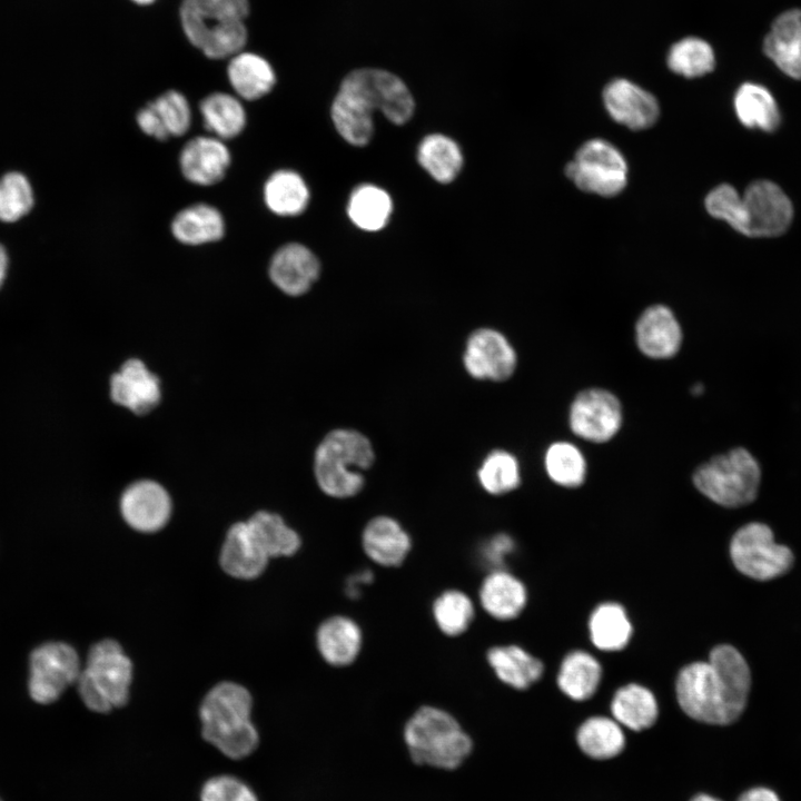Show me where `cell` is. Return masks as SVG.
<instances>
[{
	"mask_svg": "<svg viewBox=\"0 0 801 801\" xmlns=\"http://www.w3.org/2000/svg\"><path fill=\"white\" fill-rule=\"evenodd\" d=\"M514 550L513 538L505 534L500 533L484 543L478 548V561L483 566L491 571L503 570L506 557Z\"/></svg>",
	"mask_w": 801,
	"mask_h": 801,
	"instance_id": "cell-48",
	"label": "cell"
},
{
	"mask_svg": "<svg viewBox=\"0 0 801 801\" xmlns=\"http://www.w3.org/2000/svg\"><path fill=\"white\" fill-rule=\"evenodd\" d=\"M751 689V671L741 652L719 644L708 661L692 662L679 672L676 698L691 719L710 725H729L744 712Z\"/></svg>",
	"mask_w": 801,
	"mask_h": 801,
	"instance_id": "cell-1",
	"label": "cell"
},
{
	"mask_svg": "<svg viewBox=\"0 0 801 801\" xmlns=\"http://www.w3.org/2000/svg\"><path fill=\"white\" fill-rule=\"evenodd\" d=\"M611 712L616 722L633 731L652 726L659 715L654 694L640 684L620 688L611 702Z\"/></svg>",
	"mask_w": 801,
	"mask_h": 801,
	"instance_id": "cell-30",
	"label": "cell"
},
{
	"mask_svg": "<svg viewBox=\"0 0 801 801\" xmlns=\"http://www.w3.org/2000/svg\"><path fill=\"white\" fill-rule=\"evenodd\" d=\"M568 425L577 437L602 444L616 436L623 425V407L619 397L601 387L578 392L568 409Z\"/></svg>",
	"mask_w": 801,
	"mask_h": 801,
	"instance_id": "cell-12",
	"label": "cell"
},
{
	"mask_svg": "<svg viewBox=\"0 0 801 801\" xmlns=\"http://www.w3.org/2000/svg\"><path fill=\"white\" fill-rule=\"evenodd\" d=\"M463 364L475 379L504 382L516 369L517 354L501 332L478 328L466 340Z\"/></svg>",
	"mask_w": 801,
	"mask_h": 801,
	"instance_id": "cell-14",
	"label": "cell"
},
{
	"mask_svg": "<svg viewBox=\"0 0 801 801\" xmlns=\"http://www.w3.org/2000/svg\"><path fill=\"white\" fill-rule=\"evenodd\" d=\"M375 458L369 439L350 428H336L324 436L314 455L315 479L326 495L348 498L365 484L363 472Z\"/></svg>",
	"mask_w": 801,
	"mask_h": 801,
	"instance_id": "cell-5",
	"label": "cell"
},
{
	"mask_svg": "<svg viewBox=\"0 0 801 801\" xmlns=\"http://www.w3.org/2000/svg\"><path fill=\"white\" fill-rule=\"evenodd\" d=\"M527 593L525 585L505 570L491 571L479 587V602L491 616L512 620L525 607Z\"/></svg>",
	"mask_w": 801,
	"mask_h": 801,
	"instance_id": "cell-25",
	"label": "cell"
},
{
	"mask_svg": "<svg viewBox=\"0 0 801 801\" xmlns=\"http://www.w3.org/2000/svg\"><path fill=\"white\" fill-rule=\"evenodd\" d=\"M745 218L744 235L777 237L789 228L793 207L785 192L770 180H756L742 195Z\"/></svg>",
	"mask_w": 801,
	"mask_h": 801,
	"instance_id": "cell-13",
	"label": "cell"
},
{
	"mask_svg": "<svg viewBox=\"0 0 801 801\" xmlns=\"http://www.w3.org/2000/svg\"><path fill=\"white\" fill-rule=\"evenodd\" d=\"M362 546L373 562L380 566L393 567L406 560L412 540L398 521L379 515L365 525Z\"/></svg>",
	"mask_w": 801,
	"mask_h": 801,
	"instance_id": "cell-23",
	"label": "cell"
},
{
	"mask_svg": "<svg viewBox=\"0 0 801 801\" xmlns=\"http://www.w3.org/2000/svg\"><path fill=\"white\" fill-rule=\"evenodd\" d=\"M735 568L756 581H770L788 573L794 562L792 551L774 541L769 525L751 522L741 526L730 542Z\"/></svg>",
	"mask_w": 801,
	"mask_h": 801,
	"instance_id": "cell-8",
	"label": "cell"
},
{
	"mask_svg": "<svg viewBox=\"0 0 801 801\" xmlns=\"http://www.w3.org/2000/svg\"><path fill=\"white\" fill-rule=\"evenodd\" d=\"M317 650L322 657L333 666H346L358 656L362 644V630L353 619L334 615L323 621L316 632Z\"/></svg>",
	"mask_w": 801,
	"mask_h": 801,
	"instance_id": "cell-24",
	"label": "cell"
},
{
	"mask_svg": "<svg viewBox=\"0 0 801 801\" xmlns=\"http://www.w3.org/2000/svg\"><path fill=\"white\" fill-rule=\"evenodd\" d=\"M373 111L356 96L339 88L332 106L338 134L354 146H365L374 134Z\"/></svg>",
	"mask_w": 801,
	"mask_h": 801,
	"instance_id": "cell-31",
	"label": "cell"
},
{
	"mask_svg": "<svg viewBox=\"0 0 801 801\" xmlns=\"http://www.w3.org/2000/svg\"><path fill=\"white\" fill-rule=\"evenodd\" d=\"M564 170L578 189L602 197L619 195L627 182L624 156L613 144L599 138L584 142Z\"/></svg>",
	"mask_w": 801,
	"mask_h": 801,
	"instance_id": "cell-9",
	"label": "cell"
},
{
	"mask_svg": "<svg viewBox=\"0 0 801 801\" xmlns=\"http://www.w3.org/2000/svg\"><path fill=\"white\" fill-rule=\"evenodd\" d=\"M81 672L77 652L63 642H48L30 655L29 693L33 701L48 704L78 681Z\"/></svg>",
	"mask_w": 801,
	"mask_h": 801,
	"instance_id": "cell-11",
	"label": "cell"
},
{
	"mask_svg": "<svg viewBox=\"0 0 801 801\" xmlns=\"http://www.w3.org/2000/svg\"><path fill=\"white\" fill-rule=\"evenodd\" d=\"M264 200L268 209L276 215L296 216L307 207L309 190L297 172L281 169L266 180Z\"/></svg>",
	"mask_w": 801,
	"mask_h": 801,
	"instance_id": "cell-34",
	"label": "cell"
},
{
	"mask_svg": "<svg viewBox=\"0 0 801 801\" xmlns=\"http://www.w3.org/2000/svg\"><path fill=\"white\" fill-rule=\"evenodd\" d=\"M231 157L224 141L212 136L190 139L181 149L179 166L184 177L198 186H212L225 177Z\"/></svg>",
	"mask_w": 801,
	"mask_h": 801,
	"instance_id": "cell-19",
	"label": "cell"
},
{
	"mask_svg": "<svg viewBox=\"0 0 801 801\" xmlns=\"http://www.w3.org/2000/svg\"><path fill=\"white\" fill-rule=\"evenodd\" d=\"M359 98L373 112H382L388 120L403 125L414 112V99L397 76L382 69L363 68L349 72L340 83Z\"/></svg>",
	"mask_w": 801,
	"mask_h": 801,
	"instance_id": "cell-10",
	"label": "cell"
},
{
	"mask_svg": "<svg viewBox=\"0 0 801 801\" xmlns=\"http://www.w3.org/2000/svg\"><path fill=\"white\" fill-rule=\"evenodd\" d=\"M762 471L754 455L734 447L700 464L693 472L694 487L716 505L736 508L758 496Z\"/></svg>",
	"mask_w": 801,
	"mask_h": 801,
	"instance_id": "cell-6",
	"label": "cell"
},
{
	"mask_svg": "<svg viewBox=\"0 0 801 801\" xmlns=\"http://www.w3.org/2000/svg\"><path fill=\"white\" fill-rule=\"evenodd\" d=\"M544 468L550 479L565 488L580 487L586 479L587 462L573 443L557 441L544 454Z\"/></svg>",
	"mask_w": 801,
	"mask_h": 801,
	"instance_id": "cell-39",
	"label": "cell"
},
{
	"mask_svg": "<svg viewBox=\"0 0 801 801\" xmlns=\"http://www.w3.org/2000/svg\"><path fill=\"white\" fill-rule=\"evenodd\" d=\"M119 510L131 528L154 533L169 522L172 503L168 491L159 482L144 478L130 483L123 490Z\"/></svg>",
	"mask_w": 801,
	"mask_h": 801,
	"instance_id": "cell-16",
	"label": "cell"
},
{
	"mask_svg": "<svg viewBox=\"0 0 801 801\" xmlns=\"http://www.w3.org/2000/svg\"><path fill=\"white\" fill-rule=\"evenodd\" d=\"M417 158L419 165L442 184L453 181L463 166L458 145L441 134L426 136L421 141Z\"/></svg>",
	"mask_w": 801,
	"mask_h": 801,
	"instance_id": "cell-37",
	"label": "cell"
},
{
	"mask_svg": "<svg viewBox=\"0 0 801 801\" xmlns=\"http://www.w3.org/2000/svg\"><path fill=\"white\" fill-rule=\"evenodd\" d=\"M0 801H2V800L0 799Z\"/></svg>",
	"mask_w": 801,
	"mask_h": 801,
	"instance_id": "cell-56",
	"label": "cell"
},
{
	"mask_svg": "<svg viewBox=\"0 0 801 801\" xmlns=\"http://www.w3.org/2000/svg\"><path fill=\"white\" fill-rule=\"evenodd\" d=\"M393 209L389 195L374 185H362L352 192L347 212L360 229L376 231L388 221Z\"/></svg>",
	"mask_w": 801,
	"mask_h": 801,
	"instance_id": "cell-40",
	"label": "cell"
},
{
	"mask_svg": "<svg viewBox=\"0 0 801 801\" xmlns=\"http://www.w3.org/2000/svg\"><path fill=\"white\" fill-rule=\"evenodd\" d=\"M373 581V573L365 568L355 572L350 575L345 585L346 595L350 599H356L362 594L363 587L368 585Z\"/></svg>",
	"mask_w": 801,
	"mask_h": 801,
	"instance_id": "cell-50",
	"label": "cell"
},
{
	"mask_svg": "<svg viewBox=\"0 0 801 801\" xmlns=\"http://www.w3.org/2000/svg\"><path fill=\"white\" fill-rule=\"evenodd\" d=\"M199 110L204 126L221 140L237 137L246 126L244 106L233 95L212 92L201 100Z\"/></svg>",
	"mask_w": 801,
	"mask_h": 801,
	"instance_id": "cell-33",
	"label": "cell"
},
{
	"mask_svg": "<svg viewBox=\"0 0 801 801\" xmlns=\"http://www.w3.org/2000/svg\"><path fill=\"white\" fill-rule=\"evenodd\" d=\"M434 621L445 635L463 634L473 622L475 609L467 594L459 590H446L432 605Z\"/></svg>",
	"mask_w": 801,
	"mask_h": 801,
	"instance_id": "cell-43",
	"label": "cell"
},
{
	"mask_svg": "<svg viewBox=\"0 0 801 801\" xmlns=\"http://www.w3.org/2000/svg\"><path fill=\"white\" fill-rule=\"evenodd\" d=\"M403 739L415 764L438 770H456L473 750L472 738L454 715L432 705H423L412 714Z\"/></svg>",
	"mask_w": 801,
	"mask_h": 801,
	"instance_id": "cell-4",
	"label": "cell"
},
{
	"mask_svg": "<svg viewBox=\"0 0 801 801\" xmlns=\"http://www.w3.org/2000/svg\"><path fill=\"white\" fill-rule=\"evenodd\" d=\"M160 378L137 357L126 359L109 378L110 400L136 416H145L161 400Z\"/></svg>",
	"mask_w": 801,
	"mask_h": 801,
	"instance_id": "cell-15",
	"label": "cell"
},
{
	"mask_svg": "<svg viewBox=\"0 0 801 801\" xmlns=\"http://www.w3.org/2000/svg\"><path fill=\"white\" fill-rule=\"evenodd\" d=\"M9 267V258L6 248L0 245V287L2 286Z\"/></svg>",
	"mask_w": 801,
	"mask_h": 801,
	"instance_id": "cell-52",
	"label": "cell"
},
{
	"mask_svg": "<svg viewBox=\"0 0 801 801\" xmlns=\"http://www.w3.org/2000/svg\"><path fill=\"white\" fill-rule=\"evenodd\" d=\"M486 659L496 676L517 690L530 688L541 679L544 671V665L537 657L517 645L491 647Z\"/></svg>",
	"mask_w": 801,
	"mask_h": 801,
	"instance_id": "cell-28",
	"label": "cell"
},
{
	"mask_svg": "<svg viewBox=\"0 0 801 801\" xmlns=\"http://www.w3.org/2000/svg\"><path fill=\"white\" fill-rule=\"evenodd\" d=\"M703 390H704L703 385L698 384V383L694 384V385L692 386V388H691V393H692L693 395H700V394H702Z\"/></svg>",
	"mask_w": 801,
	"mask_h": 801,
	"instance_id": "cell-54",
	"label": "cell"
},
{
	"mask_svg": "<svg viewBox=\"0 0 801 801\" xmlns=\"http://www.w3.org/2000/svg\"><path fill=\"white\" fill-rule=\"evenodd\" d=\"M576 741L580 749L596 760L616 756L625 745L621 724L606 716H592L577 730Z\"/></svg>",
	"mask_w": 801,
	"mask_h": 801,
	"instance_id": "cell-38",
	"label": "cell"
},
{
	"mask_svg": "<svg viewBox=\"0 0 801 801\" xmlns=\"http://www.w3.org/2000/svg\"><path fill=\"white\" fill-rule=\"evenodd\" d=\"M601 678L599 661L590 653L576 650L564 657L557 674V685L572 700L584 701L596 692Z\"/></svg>",
	"mask_w": 801,
	"mask_h": 801,
	"instance_id": "cell-32",
	"label": "cell"
},
{
	"mask_svg": "<svg viewBox=\"0 0 801 801\" xmlns=\"http://www.w3.org/2000/svg\"><path fill=\"white\" fill-rule=\"evenodd\" d=\"M714 65L715 56L711 44L698 37L679 40L668 53L669 68L686 78L702 77L711 72Z\"/></svg>",
	"mask_w": 801,
	"mask_h": 801,
	"instance_id": "cell-42",
	"label": "cell"
},
{
	"mask_svg": "<svg viewBox=\"0 0 801 801\" xmlns=\"http://www.w3.org/2000/svg\"><path fill=\"white\" fill-rule=\"evenodd\" d=\"M738 119L748 128L774 131L781 121L778 103L772 93L754 82L742 83L734 95Z\"/></svg>",
	"mask_w": 801,
	"mask_h": 801,
	"instance_id": "cell-29",
	"label": "cell"
},
{
	"mask_svg": "<svg viewBox=\"0 0 801 801\" xmlns=\"http://www.w3.org/2000/svg\"><path fill=\"white\" fill-rule=\"evenodd\" d=\"M589 630L592 643L602 651L622 650L632 635L624 607L614 602L602 603L592 612Z\"/></svg>",
	"mask_w": 801,
	"mask_h": 801,
	"instance_id": "cell-35",
	"label": "cell"
},
{
	"mask_svg": "<svg viewBox=\"0 0 801 801\" xmlns=\"http://www.w3.org/2000/svg\"><path fill=\"white\" fill-rule=\"evenodd\" d=\"M268 560L247 522H238L229 527L219 556V563L228 575L243 580L256 578L265 571Z\"/></svg>",
	"mask_w": 801,
	"mask_h": 801,
	"instance_id": "cell-22",
	"label": "cell"
},
{
	"mask_svg": "<svg viewBox=\"0 0 801 801\" xmlns=\"http://www.w3.org/2000/svg\"><path fill=\"white\" fill-rule=\"evenodd\" d=\"M691 801H722L713 795L706 793L696 794Z\"/></svg>",
	"mask_w": 801,
	"mask_h": 801,
	"instance_id": "cell-53",
	"label": "cell"
},
{
	"mask_svg": "<svg viewBox=\"0 0 801 801\" xmlns=\"http://www.w3.org/2000/svg\"><path fill=\"white\" fill-rule=\"evenodd\" d=\"M136 119L139 128L146 135L157 140H166L169 138L151 102H148L138 111Z\"/></svg>",
	"mask_w": 801,
	"mask_h": 801,
	"instance_id": "cell-49",
	"label": "cell"
},
{
	"mask_svg": "<svg viewBox=\"0 0 801 801\" xmlns=\"http://www.w3.org/2000/svg\"><path fill=\"white\" fill-rule=\"evenodd\" d=\"M131 680L132 664L121 645L103 640L89 650L77 684L87 708L106 713L127 703Z\"/></svg>",
	"mask_w": 801,
	"mask_h": 801,
	"instance_id": "cell-7",
	"label": "cell"
},
{
	"mask_svg": "<svg viewBox=\"0 0 801 801\" xmlns=\"http://www.w3.org/2000/svg\"><path fill=\"white\" fill-rule=\"evenodd\" d=\"M604 106L617 123L632 130L653 126L660 115L656 98L627 79H614L603 91Z\"/></svg>",
	"mask_w": 801,
	"mask_h": 801,
	"instance_id": "cell-18",
	"label": "cell"
},
{
	"mask_svg": "<svg viewBox=\"0 0 801 801\" xmlns=\"http://www.w3.org/2000/svg\"><path fill=\"white\" fill-rule=\"evenodd\" d=\"M248 0H182L179 17L188 41L210 59L231 58L243 51L248 32Z\"/></svg>",
	"mask_w": 801,
	"mask_h": 801,
	"instance_id": "cell-2",
	"label": "cell"
},
{
	"mask_svg": "<svg viewBox=\"0 0 801 801\" xmlns=\"http://www.w3.org/2000/svg\"><path fill=\"white\" fill-rule=\"evenodd\" d=\"M704 202L712 217L724 220L734 230L744 235L745 218L742 196L733 186L719 185L706 195Z\"/></svg>",
	"mask_w": 801,
	"mask_h": 801,
	"instance_id": "cell-45",
	"label": "cell"
},
{
	"mask_svg": "<svg viewBox=\"0 0 801 801\" xmlns=\"http://www.w3.org/2000/svg\"><path fill=\"white\" fill-rule=\"evenodd\" d=\"M174 237L189 246L218 241L225 234L220 211L208 204H194L177 212L171 221Z\"/></svg>",
	"mask_w": 801,
	"mask_h": 801,
	"instance_id": "cell-27",
	"label": "cell"
},
{
	"mask_svg": "<svg viewBox=\"0 0 801 801\" xmlns=\"http://www.w3.org/2000/svg\"><path fill=\"white\" fill-rule=\"evenodd\" d=\"M246 522L269 558L294 555L300 547L298 533L276 513L258 511Z\"/></svg>",
	"mask_w": 801,
	"mask_h": 801,
	"instance_id": "cell-36",
	"label": "cell"
},
{
	"mask_svg": "<svg viewBox=\"0 0 801 801\" xmlns=\"http://www.w3.org/2000/svg\"><path fill=\"white\" fill-rule=\"evenodd\" d=\"M227 77L238 97L257 100L269 93L276 75L271 65L261 56L241 51L230 58Z\"/></svg>",
	"mask_w": 801,
	"mask_h": 801,
	"instance_id": "cell-26",
	"label": "cell"
},
{
	"mask_svg": "<svg viewBox=\"0 0 801 801\" xmlns=\"http://www.w3.org/2000/svg\"><path fill=\"white\" fill-rule=\"evenodd\" d=\"M478 482L492 495H503L521 484V467L515 455L504 449H494L483 459L477 471Z\"/></svg>",
	"mask_w": 801,
	"mask_h": 801,
	"instance_id": "cell-41",
	"label": "cell"
},
{
	"mask_svg": "<svg viewBox=\"0 0 801 801\" xmlns=\"http://www.w3.org/2000/svg\"><path fill=\"white\" fill-rule=\"evenodd\" d=\"M251 704V695L244 686L234 682L215 685L199 709L204 739L231 759L249 755L258 744L250 721Z\"/></svg>",
	"mask_w": 801,
	"mask_h": 801,
	"instance_id": "cell-3",
	"label": "cell"
},
{
	"mask_svg": "<svg viewBox=\"0 0 801 801\" xmlns=\"http://www.w3.org/2000/svg\"><path fill=\"white\" fill-rule=\"evenodd\" d=\"M200 798L201 801H257L247 784L230 775L208 780L202 787Z\"/></svg>",
	"mask_w": 801,
	"mask_h": 801,
	"instance_id": "cell-47",
	"label": "cell"
},
{
	"mask_svg": "<svg viewBox=\"0 0 801 801\" xmlns=\"http://www.w3.org/2000/svg\"><path fill=\"white\" fill-rule=\"evenodd\" d=\"M268 273L273 284L284 294L300 296L317 280L320 264L307 247L290 243L274 254Z\"/></svg>",
	"mask_w": 801,
	"mask_h": 801,
	"instance_id": "cell-20",
	"label": "cell"
},
{
	"mask_svg": "<svg viewBox=\"0 0 801 801\" xmlns=\"http://www.w3.org/2000/svg\"><path fill=\"white\" fill-rule=\"evenodd\" d=\"M736 801H782L779 794L769 787L755 785L740 794Z\"/></svg>",
	"mask_w": 801,
	"mask_h": 801,
	"instance_id": "cell-51",
	"label": "cell"
},
{
	"mask_svg": "<svg viewBox=\"0 0 801 801\" xmlns=\"http://www.w3.org/2000/svg\"><path fill=\"white\" fill-rule=\"evenodd\" d=\"M635 343L639 350L651 359L674 357L683 342L682 327L673 310L654 304L645 308L635 323Z\"/></svg>",
	"mask_w": 801,
	"mask_h": 801,
	"instance_id": "cell-17",
	"label": "cell"
},
{
	"mask_svg": "<svg viewBox=\"0 0 801 801\" xmlns=\"http://www.w3.org/2000/svg\"><path fill=\"white\" fill-rule=\"evenodd\" d=\"M130 1H132L134 3H136L138 6H149L157 0H130Z\"/></svg>",
	"mask_w": 801,
	"mask_h": 801,
	"instance_id": "cell-55",
	"label": "cell"
},
{
	"mask_svg": "<svg viewBox=\"0 0 801 801\" xmlns=\"http://www.w3.org/2000/svg\"><path fill=\"white\" fill-rule=\"evenodd\" d=\"M33 204L32 186L23 174L11 171L0 178V220L14 222L26 216Z\"/></svg>",
	"mask_w": 801,
	"mask_h": 801,
	"instance_id": "cell-44",
	"label": "cell"
},
{
	"mask_svg": "<svg viewBox=\"0 0 801 801\" xmlns=\"http://www.w3.org/2000/svg\"><path fill=\"white\" fill-rule=\"evenodd\" d=\"M169 137L185 135L191 125L187 98L177 90H168L150 101Z\"/></svg>",
	"mask_w": 801,
	"mask_h": 801,
	"instance_id": "cell-46",
	"label": "cell"
},
{
	"mask_svg": "<svg viewBox=\"0 0 801 801\" xmlns=\"http://www.w3.org/2000/svg\"><path fill=\"white\" fill-rule=\"evenodd\" d=\"M763 52L783 73L801 80V9L785 10L773 20Z\"/></svg>",
	"mask_w": 801,
	"mask_h": 801,
	"instance_id": "cell-21",
	"label": "cell"
}]
</instances>
